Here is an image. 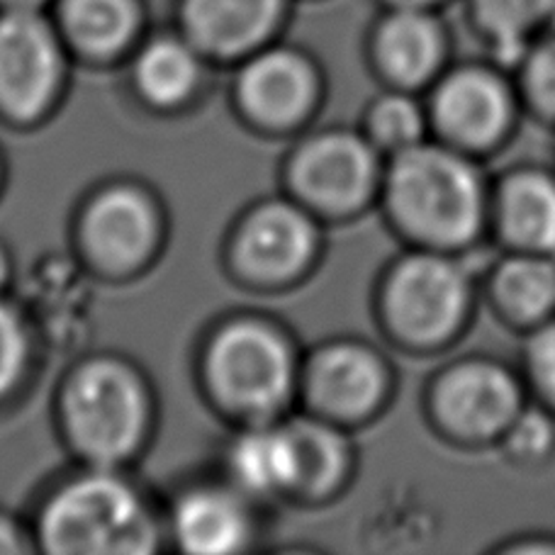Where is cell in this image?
Instances as JSON below:
<instances>
[{
    "label": "cell",
    "instance_id": "cell-15",
    "mask_svg": "<svg viewBox=\"0 0 555 555\" xmlns=\"http://www.w3.org/2000/svg\"><path fill=\"white\" fill-rule=\"evenodd\" d=\"M240 95L246 111L261 122L287 125L297 120L312 101V68L291 49H269L246 64Z\"/></svg>",
    "mask_w": 555,
    "mask_h": 555
},
{
    "label": "cell",
    "instance_id": "cell-33",
    "mask_svg": "<svg viewBox=\"0 0 555 555\" xmlns=\"http://www.w3.org/2000/svg\"><path fill=\"white\" fill-rule=\"evenodd\" d=\"M5 273H8V263H5V254L0 251V285L5 281Z\"/></svg>",
    "mask_w": 555,
    "mask_h": 555
},
{
    "label": "cell",
    "instance_id": "cell-16",
    "mask_svg": "<svg viewBox=\"0 0 555 555\" xmlns=\"http://www.w3.org/2000/svg\"><path fill=\"white\" fill-rule=\"evenodd\" d=\"M285 0H183V25L197 47L240 54L259 47L283 15Z\"/></svg>",
    "mask_w": 555,
    "mask_h": 555
},
{
    "label": "cell",
    "instance_id": "cell-23",
    "mask_svg": "<svg viewBox=\"0 0 555 555\" xmlns=\"http://www.w3.org/2000/svg\"><path fill=\"white\" fill-rule=\"evenodd\" d=\"M369 134L371 142L390 156L426 142L431 134L426 103L416 101L412 91L392 88L371 105Z\"/></svg>",
    "mask_w": 555,
    "mask_h": 555
},
{
    "label": "cell",
    "instance_id": "cell-25",
    "mask_svg": "<svg viewBox=\"0 0 555 555\" xmlns=\"http://www.w3.org/2000/svg\"><path fill=\"white\" fill-rule=\"evenodd\" d=\"M512 74L527 122L555 132V33H543Z\"/></svg>",
    "mask_w": 555,
    "mask_h": 555
},
{
    "label": "cell",
    "instance_id": "cell-3",
    "mask_svg": "<svg viewBox=\"0 0 555 555\" xmlns=\"http://www.w3.org/2000/svg\"><path fill=\"white\" fill-rule=\"evenodd\" d=\"M529 400L517 359L473 351L455 356L431 375L424 390V414L451 449L488 453L498 449Z\"/></svg>",
    "mask_w": 555,
    "mask_h": 555
},
{
    "label": "cell",
    "instance_id": "cell-10",
    "mask_svg": "<svg viewBox=\"0 0 555 555\" xmlns=\"http://www.w3.org/2000/svg\"><path fill=\"white\" fill-rule=\"evenodd\" d=\"M375 149L371 139L351 132L314 139L295 158L297 191L326 210H356L383 185Z\"/></svg>",
    "mask_w": 555,
    "mask_h": 555
},
{
    "label": "cell",
    "instance_id": "cell-6",
    "mask_svg": "<svg viewBox=\"0 0 555 555\" xmlns=\"http://www.w3.org/2000/svg\"><path fill=\"white\" fill-rule=\"evenodd\" d=\"M64 416L68 431L86 455L101 463L120 461L142 439V385L122 363H88L68 383Z\"/></svg>",
    "mask_w": 555,
    "mask_h": 555
},
{
    "label": "cell",
    "instance_id": "cell-34",
    "mask_svg": "<svg viewBox=\"0 0 555 555\" xmlns=\"http://www.w3.org/2000/svg\"><path fill=\"white\" fill-rule=\"evenodd\" d=\"M548 33H555V5H553V15H551V25H548Z\"/></svg>",
    "mask_w": 555,
    "mask_h": 555
},
{
    "label": "cell",
    "instance_id": "cell-30",
    "mask_svg": "<svg viewBox=\"0 0 555 555\" xmlns=\"http://www.w3.org/2000/svg\"><path fill=\"white\" fill-rule=\"evenodd\" d=\"M451 0H385V5L388 8H416V10H439L443 5H449Z\"/></svg>",
    "mask_w": 555,
    "mask_h": 555
},
{
    "label": "cell",
    "instance_id": "cell-22",
    "mask_svg": "<svg viewBox=\"0 0 555 555\" xmlns=\"http://www.w3.org/2000/svg\"><path fill=\"white\" fill-rule=\"evenodd\" d=\"M137 81L149 101L158 105L181 103L197 81V59L181 39L162 37L139 56Z\"/></svg>",
    "mask_w": 555,
    "mask_h": 555
},
{
    "label": "cell",
    "instance_id": "cell-21",
    "mask_svg": "<svg viewBox=\"0 0 555 555\" xmlns=\"http://www.w3.org/2000/svg\"><path fill=\"white\" fill-rule=\"evenodd\" d=\"M62 25L91 54H111L130 42L139 23L137 0H62Z\"/></svg>",
    "mask_w": 555,
    "mask_h": 555
},
{
    "label": "cell",
    "instance_id": "cell-20",
    "mask_svg": "<svg viewBox=\"0 0 555 555\" xmlns=\"http://www.w3.org/2000/svg\"><path fill=\"white\" fill-rule=\"evenodd\" d=\"M176 537L181 546L201 555L234 553L249 537V519L232 494L197 490L176 509Z\"/></svg>",
    "mask_w": 555,
    "mask_h": 555
},
{
    "label": "cell",
    "instance_id": "cell-7",
    "mask_svg": "<svg viewBox=\"0 0 555 555\" xmlns=\"http://www.w3.org/2000/svg\"><path fill=\"white\" fill-rule=\"evenodd\" d=\"M210 375L222 398L249 414H271L293 388V359L269 326L240 322L217 336Z\"/></svg>",
    "mask_w": 555,
    "mask_h": 555
},
{
    "label": "cell",
    "instance_id": "cell-29",
    "mask_svg": "<svg viewBox=\"0 0 555 555\" xmlns=\"http://www.w3.org/2000/svg\"><path fill=\"white\" fill-rule=\"evenodd\" d=\"M488 555H555V531H517L488 548Z\"/></svg>",
    "mask_w": 555,
    "mask_h": 555
},
{
    "label": "cell",
    "instance_id": "cell-11",
    "mask_svg": "<svg viewBox=\"0 0 555 555\" xmlns=\"http://www.w3.org/2000/svg\"><path fill=\"white\" fill-rule=\"evenodd\" d=\"M453 39L436 10L388 8L375 25L373 59L392 88L429 91L451 66Z\"/></svg>",
    "mask_w": 555,
    "mask_h": 555
},
{
    "label": "cell",
    "instance_id": "cell-1",
    "mask_svg": "<svg viewBox=\"0 0 555 555\" xmlns=\"http://www.w3.org/2000/svg\"><path fill=\"white\" fill-rule=\"evenodd\" d=\"M490 176L480 158L431 137L390 158L380 185L385 210L412 249L490 251Z\"/></svg>",
    "mask_w": 555,
    "mask_h": 555
},
{
    "label": "cell",
    "instance_id": "cell-8",
    "mask_svg": "<svg viewBox=\"0 0 555 555\" xmlns=\"http://www.w3.org/2000/svg\"><path fill=\"white\" fill-rule=\"evenodd\" d=\"M490 244L555 256V164L514 162L492 171Z\"/></svg>",
    "mask_w": 555,
    "mask_h": 555
},
{
    "label": "cell",
    "instance_id": "cell-19",
    "mask_svg": "<svg viewBox=\"0 0 555 555\" xmlns=\"http://www.w3.org/2000/svg\"><path fill=\"white\" fill-rule=\"evenodd\" d=\"M230 465L242 488L269 494L302 482V446L295 426L256 429L234 443Z\"/></svg>",
    "mask_w": 555,
    "mask_h": 555
},
{
    "label": "cell",
    "instance_id": "cell-31",
    "mask_svg": "<svg viewBox=\"0 0 555 555\" xmlns=\"http://www.w3.org/2000/svg\"><path fill=\"white\" fill-rule=\"evenodd\" d=\"M20 548H23V546H20L15 529L10 527L8 521L0 519V555H5V553H17Z\"/></svg>",
    "mask_w": 555,
    "mask_h": 555
},
{
    "label": "cell",
    "instance_id": "cell-24",
    "mask_svg": "<svg viewBox=\"0 0 555 555\" xmlns=\"http://www.w3.org/2000/svg\"><path fill=\"white\" fill-rule=\"evenodd\" d=\"M494 453L524 473H539L555 463V414L543 404L529 400L527 408L512 422Z\"/></svg>",
    "mask_w": 555,
    "mask_h": 555
},
{
    "label": "cell",
    "instance_id": "cell-28",
    "mask_svg": "<svg viewBox=\"0 0 555 555\" xmlns=\"http://www.w3.org/2000/svg\"><path fill=\"white\" fill-rule=\"evenodd\" d=\"M25 363V334L13 310L0 302V395L10 390Z\"/></svg>",
    "mask_w": 555,
    "mask_h": 555
},
{
    "label": "cell",
    "instance_id": "cell-2",
    "mask_svg": "<svg viewBox=\"0 0 555 555\" xmlns=\"http://www.w3.org/2000/svg\"><path fill=\"white\" fill-rule=\"evenodd\" d=\"M490 254L412 249L400 256L383 283V317L395 341L429 356L455 349L478 324L480 271Z\"/></svg>",
    "mask_w": 555,
    "mask_h": 555
},
{
    "label": "cell",
    "instance_id": "cell-18",
    "mask_svg": "<svg viewBox=\"0 0 555 555\" xmlns=\"http://www.w3.org/2000/svg\"><path fill=\"white\" fill-rule=\"evenodd\" d=\"M555 0H465V17L482 56L514 72L537 39L548 33Z\"/></svg>",
    "mask_w": 555,
    "mask_h": 555
},
{
    "label": "cell",
    "instance_id": "cell-26",
    "mask_svg": "<svg viewBox=\"0 0 555 555\" xmlns=\"http://www.w3.org/2000/svg\"><path fill=\"white\" fill-rule=\"evenodd\" d=\"M517 363L529 398L555 414V317L539 330L519 336Z\"/></svg>",
    "mask_w": 555,
    "mask_h": 555
},
{
    "label": "cell",
    "instance_id": "cell-5",
    "mask_svg": "<svg viewBox=\"0 0 555 555\" xmlns=\"http://www.w3.org/2000/svg\"><path fill=\"white\" fill-rule=\"evenodd\" d=\"M42 537L54 553L122 555L154 551V527L137 494L111 475H88L49 502Z\"/></svg>",
    "mask_w": 555,
    "mask_h": 555
},
{
    "label": "cell",
    "instance_id": "cell-4",
    "mask_svg": "<svg viewBox=\"0 0 555 555\" xmlns=\"http://www.w3.org/2000/svg\"><path fill=\"white\" fill-rule=\"evenodd\" d=\"M431 137L490 164L527 122L514 74L488 56L463 59L436 78L426 98Z\"/></svg>",
    "mask_w": 555,
    "mask_h": 555
},
{
    "label": "cell",
    "instance_id": "cell-27",
    "mask_svg": "<svg viewBox=\"0 0 555 555\" xmlns=\"http://www.w3.org/2000/svg\"><path fill=\"white\" fill-rule=\"evenodd\" d=\"M302 446V488L320 490L330 485L344 468V449L322 426H295Z\"/></svg>",
    "mask_w": 555,
    "mask_h": 555
},
{
    "label": "cell",
    "instance_id": "cell-32",
    "mask_svg": "<svg viewBox=\"0 0 555 555\" xmlns=\"http://www.w3.org/2000/svg\"><path fill=\"white\" fill-rule=\"evenodd\" d=\"M47 0H0L3 10H25V13H39Z\"/></svg>",
    "mask_w": 555,
    "mask_h": 555
},
{
    "label": "cell",
    "instance_id": "cell-17",
    "mask_svg": "<svg viewBox=\"0 0 555 555\" xmlns=\"http://www.w3.org/2000/svg\"><path fill=\"white\" fill-rule=\"evenodd\" d=\"M86 242L107 266L125 269L142 261L152 249L156 222L142 195L132 188H111L86 215Z\"/></svg>",
    "mask_w": 555,
    "mask_h": 555
},
{
    "label": "cell",
    "instance_id": "cell-12",
    "mask_svg": "<svg viewBox=\"0 0 555 555\" xmlns=\"http://www.w3.org/2000/svg\"><path fill=\"white\" fill-rule=\"evenodd\" d=\"M482 310L502 330L524 336L555 317V256L500 251L480 271Z\"/></svg>",
    "mask_w": 555,
    "mask_h": 555
},
{
    "label": "cell",
    "instance_id": "cell-14",
    "mask_svg": "<svg viewBox=\"0 0 555 555\" xmlns=\"http://www.w3.org/2000/svg\"><path fill=\"white\" fill-rule=\"evenodd\" d=\"M240 259L261 278H285L302 269L314 251V227L287 203L256 210L240 234Z\"/></svg>",
    "mask_w": 555,
    "mask_h": 555
},
{
    "label": "cell",
    "instance_id": "cell-13",
    "mask_svg": "<svg viewBox=\"0 0 555 555\" xmlns=\"http://www.w3.org/2000/svg\"><path fill=\"white\" fill-rule=\"evenodd\" d=\"M388 388V365L361 344L332 346L312 363L310 390L314 400L341 420H361L378 410Z\"/></svg>",
    "mask_w": 555,
    "mask_h": 555
},
{
    "label": "cell",
    "instance_id": "cell-9",
    "mask_svg": "<svg viewBox=\"0 0 555 555\" xmlns=\"http://www.w3.org/2000/svg\"><path fill=\"white\" fill-rule=\"evenodd\" d=\"M62 74L52 25L39 13H0V105L20 117L42 111Z\"/></svg>",
    "mask_w": 555,
    "mask_h": 555
}]
</instances>
